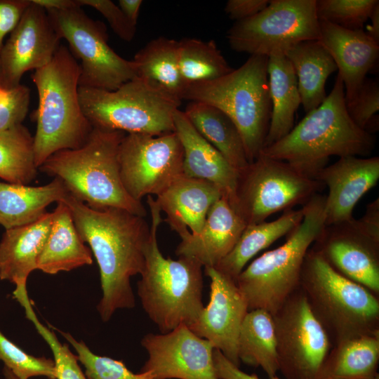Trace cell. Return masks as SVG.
I'll list each match as a JSON object with an SVG mask.
<instances>
[{
  "label": "cell",
  "mask_w": 379,
  "mask_h": 379,
  "mask_svg": "<svg viewBox=\"0 0 379 379\" xmlns=\"http://www.w3.org/2000/svg\"><path fill=\"white\" fill-rule=\"evenodd\" d=\"M79 77V64L62 44L51 60L32 75L39 95L34 135L38 168L55 152L81 147L93 128L81 109Z\"/></svg>",
  "instance_id": "5b68a950"
},
{
  "label": "cell",
  "mask_w": 379,
  "mask_h": 379,
  "mask_svg": "<svg viewBox=\"0 0 379 379\" xmlns=\"http://www.w3.org/2000/svg\"><path fill=\"white\" fill-rule=\"evenodd\" d=\"M136 77L154 82L182 100L185 86L178 64V41L159 36L149 41L131 60Z\"/></svg>",
  "instance_id": "d6a6232c"
},
{
  "label": "cell",
  "mask_w": 379,
  "mask_h": 379,
  "mask_svg": "<svg viewBox=\"0 0 379 379\" xmlns=\"http://www.w3.org/2000/svg\"><path fill=\"white\" fill-rule=\"evenodd\" d=\"M375 379H379V375H378Z\"/></svg>",
  "instance_id": "f907efd6"
},
{
  "label": "cell",
  "mask_w": 379,
  "mask_h": 379,
  "mask_svg": "<svg viewBox=\"0 0 379 379\" xmlns=\"http://www.w3.org/2000/svg\"><path fill=\"white\" fill-rule=\"evenodd\" d=\"M213 358L218 379H260L255 374H248L229 361L222 352L214 348ZM270 379H279L277 376Z\"/></svg>",
  "instance_id": "f6af8a7d"
},
{
  "label": "cell",
  "mask_w": 379,
  "mask_h": 379,
  "mask_svg": "<svg viewBox=\"0 0 379 379\" xmlns=\"http://www.w3.org/2000/svg\"><path fill=\"white\" fill-rule=\"evenodd\" d=\"M183 112L197 132L237 171L248 164L240 132L224 112L196 101H190Z\"/></svg>",
  "instance_id": "4dcf8cb0"
},
{
  "label": "cell",
  "mask_w": 379,
  "mask_h": 379,
  "mask_svg": "<svg viewBox=\"0 0 379 379\" xmlns=\"http://www.w3.org/2000/svg\"><path fill=\"white\" fill-rule=\"evenodd\" d=\"M173 121L183 149V174L215 184L232 206L238 171L197 132L183 111L177 109Z\"/></svg>",
  "instance_id": "603a6c76"
},
{
  "label": "cell",
  "mask_w": 379,
  "mask_h": 379,
  "mask_svg": "<svg viewBox=\"0 0 379 379\" xmlns=\"http://www.w3.org/2000/svg\"><path fill=\"white\" fill-rule=\"evenodd\" d=\"M30 90L24 85L0 89V131L22 124L28 112Z\"/></svg>",
  "instance_id": "60d3db41"
},
{
  "label": "cell",
  "mask_w": 379,
  "mask_h": 379,
  "mask_svg": "<svg viewBox=\"0 0 379 379\" xmlns=\"http://www.w3.org/2000/svg\"><path fill=\"white\" fill-rule=\"evenodd\" d=\"M316 0H270L254 16L235 22L226 38L230 48L251 55H284L295 44L317 40Z\"/></svg>",
  "instance_id": "7c38bea8"
},
{
  "label": "cell",
  "mask_w": 379,
  "mask_h": 379,
  "mask_svg": "<svg viewBox=\"0 0 379 379\" xmlns=\"http://www.w3.org/2000/svg\"><path fill=\"white\" fill-rule=\"evenodd\" d=\"M34 136L22 124L0 131V178L27 185L36 176Z\"/></svg>",
  "instance_id": "e575fe53"
},
{
  "label": "cell",
  "mask_w": 379,
  "mask_h": 379,
  "mask_svg": "<svg viewBox=\"0 0 379 379\" xmlns=\"http://www.w3.org/2000/svg\"><path fill=\"white\" fill-rule=\"evenodd\" d=\"M79 6H88L100 13L107 20L113 32L122 40L130 42L136 32L133 25L120 8L110 0H77Z\"/></svg>",
  "instance_id": "b9f144b4"
},
{
  "label": "cell",
  "mask_w": 379,
  "mask_h": 379,
  "mask_svg": "<svg viewBox=\"0 0 379 379\" xmlns=\"http://www.w3.org/2000/svg\"><path fill=\"white\" fill-rule=\"evenodd\" d=\"M0 361L18 379L44 376L57 379L53 359L37 357L23 351L0 331Z\"/></svg>",
  "instance_id": "74e56055"
},
{
  "label": "cell",
  "mask_w": 379,
  "mask_h": 379,
  "mask_svg": "<svg viewBox=\"0 0 379 379\" xmlns=\"http://www.w3.org/2000/svg\"><path fill=\"white\" fill-rule=\"evenodd\" d=\"M375 145L373 134L359 128L350 117L344 84L338 74L324 102L307 113L286 136L260 153L284 161L314 178L326 166L330 157L368 156Z\"/></svg>",
  "instance_id": "7a4b0ae2"
},
{
  "label": "cell",
  "mask_w": 379,
  "mask_h": 379,
  "mask_svg": "<svg viewBox=\"0 0 379 379\" xmlns=\"http://www.w3.org/2000/svg\"><path fill=\"white\" fill-rule=\"evenodd\" d=\"M52 212L37 220L5 230L0 241V279L15 284V299L27 293V280L36 270L38 258L48 237Z\"/></svg>",
  "instance_id": "cb8c5ba5"
},
{
  "label": "cell",
  "mask_w": 379,
  "mask_h": 379,
  "mask_svg": "<svg viewBox=\"0 0 379 379\" xmlns=\"http://www.w3.org/2000/svg\"><path fill=\"white\" fill-rule=\"evenodd\" d=\"M61 201L98 265L102 295L97 310L102 320L109 321L119 309L133 308L130 280L143 270L150 226L144 217L117 208L93 209L69 193Z\"/></svg>",
  "instance_id": "6da1fadb"
},
{
  "label": "cell",
  "mask_w": 379,
  "mask_h": 379,
  "mask_svg": "<svg viewBox=\"0 0 379 379\" xmlns=\"http://www.w3.org/2000/svg\"><path fill=\"white\" fill-rule=\"evenodd\" d=\"M267 61V56L250 55L240 67L219 79L187 86L182 96L224 112L240 132L248 163L264 148L270 123Z\"/></svg>",
  "instance_id": "ba28073f"
},
{
  "label": "cell",
  "mask_w": 379,
  "mask_h": 379,
  "mask_svg": "<svg viewBox=\"0 0 379 379\" xmlns=\"http://www.w3.org/2000/svg\"><path fill=\"white\" fill-rule=\"evenodd\" d=\"M238 357L246 365L261 367L270 378L277 376L279 363L273 315L262 309L251 310L241 324Z\"/></svg>",
  "instance_id": "1f68e13d"
},
{
  "label": "cell",
  "mask_w": 379,
  "mask_h": 379,
  "mask_svg": "<svg viewBox=\"0 0 379 379\" xmlns=\"http://www.w3.org/2000/svg\"><path fill=\"white\" fill-rule=\"evenodd\" d=\"M68 194L59 178L42 186L0 181V225L8 230L32 223L47 212L48 205Z\"/></svg>",
  "instance_id": "484cf974"
},
{
  "label": "cell",
  "mask_w": 379,
  "mask_h": 379,
  "mask_svg": "<svg viewBox=\"0 0 379 379\" xmlns=\"http://www.w3.org/2000/svg\"><path fill=\"white\" fill-rule=\"evenodd\" d=\"M299 288L335 344L379 334V301L375 294L340 274L312 248L305 256Z\"/></svg>",
  "instance_id": "52a82bcc"
},
{
  "label": "cell",
  "mask_w": 379,
  "mask_h": 379,
  "mask_svg": "<svg viewBox=\"0 0 379 379\" xmlns=\"http://www.w3.org/2000/svg\"><path fill=\"white\" fill-rule=\"evenodd\" d=\"M325 186L288 163L261 153L238 171L232 208L246 225L305 205Z\"/></svg>",
  "instance_id": "30bf717a"
},
{
  "label": "cell",
  "mask_w": 379,
  "mask_h": 379,
  "mask_svg": "<svg viewBox=\"0 0 379 379\" xmlns=\"http://www.w3.org/2000/svg\"><path fill=\"white\" fill-rule=\"evenodd\" d=\"M298 80L301 104L306 113L318 107L326 97L325 84L337 66L317 40L301 41L286 53Z\"/></svg>",
  "instance_id": "f1b7e54d"
},
{
  "label": "cell",
  "mask_w": 379,
  "mask_h": 379,
  "mask_svg": "<svg viewBox=\"0 0 379 379\" xmlns=\"http://www.w3.org/2000/svg\"><path fill=\"white\" fill-rule=\"evenodd\" d=\"M312 245L340 274L379 293V241L357 219L325 225Z\"/></svg>",
  "instance_id": "e0dca14e"
},
{
  "label": "cell",
  "mask_w": 379,
  "mask_h": 379,
  "mask_svg": "<svg viewBox=\"0 0 379 379\" xmlns=\"http://www.w3.org/2000/svg\"><path fill=\"white\" fill-rule=\"evenodd\" d=\"M353 122L363 131L373 134L378 130L379 83L366 78L354 98L345 102Z\"/></svg>",
  "instance_id": "ab89813d"
},
{
  "label": "cell",
  "mask_w": 379,
  "mask_h": 379,
  "mask_svg": "<svg viewBox=\"0 0 379 379\" xmlns=\"http://www.w3.org/2000/svg\"><path fill=\"white\" fill-rule=\"evenodd\" d=\"M379 362V334L341 340L323 361L316 379H375Z\"/></svg>",
  "instance_id": "f546056e"
},
{
  "label": "cell",
  "mask_w": 379,
  "mask_h": 379,
  "mask_svg": "<svg viewBox=\"0 0 379 379\" xmlns=\"http://www.w3.org/2000/svg\"><path fill=\"white\" fill-rule=\"evenodd\" d=\"M358 222L373 239L379 241V199L367 204L366 211Z\"/></svg>",
  "instance_id": "bcb514c9"
},
{
  "label": "cell",
  "mask_w": 379,
  "mask_h": 379,
  "mask_svg": "<svg viewBox=\"0 0 379 379\" xmlns=\"http://www.w3.org/2000/svg\"><path fill=\"white\" fill-rule=\"evenodd\" d=\"M302 218L303 210L300 208L285 211L273 221L246 225L232 250L214 267L236 281L257 253L288 235L300 224Z\"/></svg>",
  "instance_id": "83f0119b"
},
{
  "label": "cell",
  "mask_w": 379,
  "mask_h": 379,
  "mask_svg": "<svg viewBox=\"0 0 379 379\" xmlns=\"http://www.w3.org/2000/svg\"><path fill=\"white\" fill-rule=\"evenodd\" d=\"M204 273L211 280L209 302L189 328L239 367L238 338L249 311L247 301L233 279L212 267Z\"/></svg>",
  "instance_id": "ac0fdd59"
},
{
  "label": "cell",
  "mask_w": 379,
  "mask_h": 379,
  "mask_svg": "<svg viewBox=\"0 0 379 379\" xmlns=\"http://www.w3.org/2000/svg\"><path fill=\"white\" fill-rule=\"evenodd\" d=\"M142 0H119L118 6L126 18L135 25H137Z\"/></svg>",
  "instance_id": "7dc6e473"
},
{
  "label": "cell",
  "mask_w": 379,
  "mask_h": 379,
  "mask_svg": "<svg viewBox=\"0 0 379 379\" xmlns=\"http://www.w3.org/2000/svg\"><path fill=\"white\" fill-rule=\"evenodd\" d=\"M378 4V0H316V14L319 21L361 30Z\"/></svg>",
  "instance_id": "8d00e7d4"
},
{
  "label": "cell",
  "mask_w": 379,
  "mask_h": 379,
  "mask_svg": "<svg viewBox=\"0 0 379 379\" xmlns=\"http://www.w3.org/2000/svg\"><path fill=\"white\" fill-rule=\"evenodd\" d=\"M45 9L60 39L67 41L72 54L81 61L79 86L114 91L136 77L133 61L109 46L105 24L90 18L77 0L68 8Z\"/></svg>",
  "instance_id": "8fae6325"
},
{
  "label": "cell",
  "mask_w": 379,
  "mask_h": 379,
  "mask_svg": "<svg viewBox=\"0 0 379 379\" xmlns=\"http://www.w3.org/2000/svg\"><path fill=\"white\" fill-rule=\"evenodd\" d=\"M46 9L31 0L0 53V88L20 84L23 74L46 65L60 46Z\"/></svg>",
  "instance_id": "2e32d148"
},
{
  "label": "cell",
  "mask_w": 379,
  "mask_h": 379,
  "mask_svg": "<svg viewBox=\"0 0 379 379\" xmlns=\"http://www.w3.org/2000/svg\"><path fill=\"white\" fill-rule=\"evenodd\" d=\"M314 179L328 189L325 196V225L353 218V211L361 198L379 180V157H340L320 170Z\"/></svg>",
  "instance_id": "d6986e66"
},
{
  "label": "cell",
  "mask_w": 379,
  "mask_h": 379,
  "mask_svg": "<svg viewBox=\"0 0 379 379\" xmlns=\"http://www.w3.org/2000/svg\"><path fill=\"white\" fill-rule=\"evenodd\" d=\"M178 64L185 89L192 84L219 79L234 69L214 40L195 38L178 41Z\"/></svg>",
  "instance_id": "836d02e7"
},
{
  "label": "cell",
  "mask_w": 379,
  "mask_h": 379,
  "mask_svg": "<svg viewBox=\"0 0 379 379\" xmlns=\"http://www.w3.org/2000/svg\"><path fill=\"white\" fill-rule=\"evenodd\" d=\"M92 263V252L79 237L69 208L63 201H58L52 212L50 231L36 270L55 274Z\"/></svg>",
  "instance_id": "d4e9b609"
},
{
  "label": "cell",
  "mask_w": 379,
  "mask_h": 379,
  "mask_svg": "<svg viewBox=\"0 0 379 379\" xmlns=\"http://www.w3.org/2000/svg\"><path fill=\"white\" fill-rule=\"evenodd\" d=\"M222 197L215 184L183 174L157 196L155 201L166 215L164 221L181 237L189 232L199 233L209 210Z\"/></svg>",
  "instance_id": "7402d4cb"
},
{
  "label": "cell",
  "mask_w": 379,
  "mask_h": 379,
  "mask_svg": "<svg viewBox=\"0 0 379 379\" xmlns=\"http://www.w3.org/2000/svg\"><path fill=\"white\" fill-rule=\"evenodd\" d=\"M246 225L222 197L209 210L199 233L189 232L180 237L175 254L194 258L204 267H214L232 250Z\"/></svg>",
  "instance_id": "44dd1931"
},
{
  "label": "cell",
  "mask_w": 379,
  "mask_h": 379,
  "mask_svg": "<svg viewBox=\"0 0 379 379\" xmlns=\"http://www.w3.org/2000/svg\"><path fill=\"white\" fill-rule=\"evenodd\" d=\"M141 345L148 358L140 372H149L154 379H218L214 346L186 325L165 333H147Z\"/></svg>",
  "instance_id": "9a60e30c"
},
{
  "label": "cell",
  "mask_w": 379,
  "mask_h": 379,
  "mask_svg": "<svg viewBox=\"0 0 379 379\" xmlns=\"http://www.w3.org/2000/svg\"><path fill=\"white\" fill-rule=\"evenodd\" d=\"M269 3V0H228L224 10L230 19L238 22L254 16Z\"/></svg>",
  "instance_id": "ee69618b"
},
{
  "label": "cell",
  "mask_w": 379,
  "mask_h": 379,
  "mask_svg": "<svg viewBox=\"0 0 379 379\" xmlns=\"http://www.w3.org/2000/svg\"><path fill=\"white\" fill-rule=\"evenodd\" d=\"M147 201L152 218L150 236L137 291L143 310L165 333L180 325L189 327L204 309V267L190 257L173 260L163 255L157 238L161 211L152 196H147Z\"/></svg>",
  "instance_id": "3957f363"
},
{
  "label": "cell",
  "mask_w": 379,
  "mask_h": 379,
  "mask_svg": "<svg viewBox=\"0 0 379 379\" xmlns=\"http://www.w3.org/2000/svg\"><path fill=\"white\" fill-rule=\"evenodd\" d=\"M81 109L93 128L160 135L174 131L181 103L159 84L135 77L114 91L79 87Z\"/></svg>",
  "instance_id": "9c48e42d"
},
{
  "label": "cell",
  "mask_w": 379,
  "mask_h": 379,
  "mask_svg": "<svg viewBox=\"0 0 379 379\" xmlns=\"http://www.w3.org/2000/svg\"><path fill=\"white\" fill-rule=\"evenodd\" d=\"M267 74L272 112L264 148L293 129L295 114L301 104L297 77L284 55L268 57Z\"/></svg>",
  "instance_id": "4316f807"
},
{
  "label": "cell",
  "mask_w": 379,
  "mask_h": 379,
  "mask_svg": "<svg viewBox=\"0 0 379 379\" xmlns=\"http://www.w3.org/2000/svg\"><path fill=\"white\" fill-rule=\"evenodd\" d=\"M317 41L335 62L345 87V102L355 95L379 55V44L366 32L319 21Z\"/></svg>",
  "instance_id": "ffe728a7"
},
{
  "label": "cell",
  "mask_w": 379,
  "mask_h": 379,
  "mask_svg": "<svg viewBox=\"0 0 379 379\" xmlns=\"http://www.w3.org/2000/svg\"><path fill=\"white\" fill-rule=\"evenodd\" d=\"M325 196L314 195L302 206L303 218L280 246L253 260L236 284L248 310L262 309L274 315L300 286L305 256L325 226Z\"/></svg>",
  "instance_id": "8992f818"
},
{
  "label": "cell",
  "mask_w": 379,
  "mask_h": 379,
  "mask_svg": "<svg viewBox=\"0 0 379 379\" xmlns=\"http://www.w3.org/2000/svg\"><path fill=\"white\" fill-rule=\"evenodd\" d=\"M273 319L279 371L286 379H316L331 343L302 290L286 300Z\"/></svg>",
  "instance_id": "4fadbf2b"
},
{
  "label": "cell",
  "mask_w": 379,
  "mask_h": 379,
  "mask_svg": "<svg viewBox=\"0 0 379 379\" xmlns=\"http://www.w3.org/2000/svg\"><path fill=\"white\" fill-rule=\"evenodd\" d=\"M125 135L93 128L81 147L55 152L38 169L61 179L72 196L93 209L117 208L145 218V206L121 180L119 150Z\"/></svg>",
  "instance_id": "277c9868"
},
{
  "label": "cell",
  "mask_w": 379,
  "mask_h": 379,
  "mask_svg": "<svg viewBox=\"0 0 379 379\" xmlns=\"http://www.w3.org/2000/svg\"><path fill=\"white\" fill-rule=\"evenodd\" d=\"M58 331L74 348L88 379H154L149 372L134 373L122 361L97 355L83 341L77 340L69 333Z\"/></svg>",
  "instance_id": "d590c367"
},
{
  "label": "cell",
  "mask_w": 379,
  "mask_h": 379,
  "mask_svg": "<svg viewBox=\"0 0 379 379\" xmlns=\"http://www.w3.org/2000/svg\"><path fill=\"white\" fill-rule=\"evenodd\" d=\"M31 0H0V53L5 36L19 22Z\"/></svg>",
  "instance_id": "7bdbcfd3"
},
{
  "label": "cell",
  "mask_w": 379,
  "mask_h": 379,
  "mask_svg": "<svg viewBox=\"0 0 379 379\" xmlns=\"http://www.w3.org/2000/svg\"><path fill=\"white\" fill-rule=\"evenodd\" d=\"M19 303L24 308L27 318L33 323L51 350L57 379H88L81 371L77 356L70 351L67 344L59 342L54 332L39 321L29 298H22Z\"/></svg>",
  "instance_id": "f35d334b"
},
{
  "label": "cell",
  "mask_w": 379,
  "mask_h": 379,
  "mask_svg": "<svg viewBox=\"0 0 379 379\" xmlns=\"http://www.w3.org/2000/svg\"><path fill=\"white\" fill-rule=\"evenodd\" d=\"M3 374L4 379H18L8 368L4 367Z\"/></svg>",
  "instance_id": "681fc988"
},
{
  "label": "cell",
  "mask_w": 379,
  "mask_h": 379,
  "mask_svg": "<svg viewBox=\"0 0 379 379\" xmlns=\"http://www.w3.org/2000/svg\"><path fill=\"white\" fill-rule=\"evenodd\" d=\"M371 24L367 27L366 34L379 44V4L373 8L370 17Z\"/></svg>",
  "instance_id": "c3c4849f"
},
{
  "label": "cell",
  "mask_w": 379,
  "mask_h": 379,
  "mask_svg": "<svg viewBox=\"0 0 379 379\" xmlns=\"http://www.w3.org/2000/svg\"><path fill=\"white\" fill-rule=\"evenodd\" d=\"M119 160L122 184L139 201L145 196H158L183 175V149L175 131L160 135L126 134Z\"/></svg>",
  "instance_id": "5bb4252c"
},
{
  "label": "cell",
  "mask_w": 379,
  "mask_h": 379,
  "mask_svg": "<svg viewBox=\"0 0 379 379\" xmlns=\"http://www.w3.org/2000/svg\"><path fill=\"white\" fill-rule=\"evenodd\" d=\"M0 89H1V88H0Z\"/></svg>",
  "instance_id": "816d5d0a"
}]
</instances>
